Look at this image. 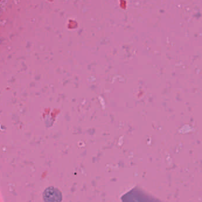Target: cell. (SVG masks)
<instances>
[{
  "label": "cell",
  "instance_id": "cell-1",
  "mask_svg": "<svg viewBox=\"0 0 202 202\" xmlns=\"http://www.w3.org/2000/svg\"><path fill=\"white\" fill-rule=\"evenodd\" d=\"M43 196L45 202H60L61 200L60 193L54 187L47 188Z\"/></svg>",
  "mask_w": 202,
  "mask_h": 202
}]
</instances>
